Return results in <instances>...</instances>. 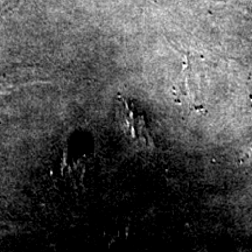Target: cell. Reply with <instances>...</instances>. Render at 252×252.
<instances>
[{"mask_svg":"<svg viewBox=\"0 0 252 252\" xmlns=\"http://www.w3.org/2000/svg\"><path fill=\"white\" fill-rule=\"evenodd\" d=\"M118 117L121 119V125L124 127L126 133L130 134L133 139H147V131L145 128L144 118L135 113L134 109L128 105V103H124L118 106Z\"/></svg>","mask_w":252,"mask_h":252,"instance_id":"1","label":"cell"}]
</instances>
